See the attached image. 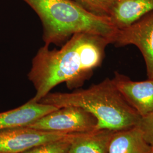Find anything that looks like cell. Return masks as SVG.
Segmentation results:
<instances>
[{
  "label": "cell",
  "instance_id": "obj_1",
  "mask_svg": "<svg viewBox=\"0 0 153 153\" xmlns=\"http://www.w3.org/2000/svg\"><path fill=\"white\" fill-rule=\"evenodd\" d=\"M110 41L86 33L73 35L60 49H49L44 45L39 49L28 74L36 94L31 101L39 102L61 83L69 89L82 86L101 65L105 49Z\"/></svg>",
  "mask_w": 153,
  "mask_h": 153
},
{
  "label": "cell",
  "instance_id": "obj_2",
  "mask_svg": "<svg viewBox=\"0 0 153 153\" xmlns=\"http://www.w3.org/2000/svg\"><path fill=\"white\" fill-rule=\"evenodd\" d=\"M38 14L45 45H63L76 33L99 35L114 44L119 29L108 16L94 14L72 0H23Z\"/></svg>",
  "mask_w": 153,
  "mask_h": 153
},
{
  "label": "cell",
  "instance_id": "obj_3",
  "mask_svg": "<svg viewBox=\"0 0 153 153\" xmlns=\"http://www.w3.org/2000/svg\"><path fill=\"white\" fill-rule=\"evenodd\" d=\"M39 102L59 108L74 106L85 109L97 119V130L128 129L137 126L141 119L109 78L86 89L71 93H49Z\"/></svg>",
  "mask_w": 153,
  "mask_h": 153
},
{
  "label": "cell",
  "instance_id": "obj_4",
  "mask_svg": "<svg viewBox=\"0 0 153 153\" xmlns=\"http://www.w3.org/2000/svg\"><path fill=\"white\" fill-rule=\"evenodd\" d=\"M98 120L90 112L81 107H62L40 117L26 126L38 130L68 133L97 130Z\"/></svg>",
  "mask_w": 153,
  "mask_h": 153
},
{
  "label": "cell",
  "instance_id": "obj_5",
  "mask_svg": "<svg viewBox=\"0 0 153 153\" xmlns=\"http://www.w3.org/2000/svg\"><path fill=\"white\" fill-rule=\"evenodd\" d=\"M114 44L116 47L136 46L144 59L148 79H153V11L119 30Z\"/></svg>",
  "mask_w": 153,
  "mask_h": 153
},
{
  "label": "cell",
  "instance_id": "obj_6",
  "mask_svg": "<svg viewBox=\"0 0 153 153\" xmlns=\"http://www.w3.org/2000/svg\"><path fill=\"white\" fill-rule=\"evenodd\" d=\"M73 133L47 131L21 126L0 130V153H21Z\"/></svg>",
  "mask_w": 153,
  "mask_h": 153
},
{
  "label": "cell",
  "instance_id": "obj_7",
  "mask_svg": "<svg viewBox=\"0 0 153 153\" xmlns=\"http://www.w3.org/2000/svg\"><path fill=\"white\" fill-rule=\"evenodd\" d=\"M112 80L127 102L141 117L153 111V78L133 81L119 72Z\"/></svg>",
  "mask_w": 153,
  "mask_h": 153
},
{
  "label": "cell",
  "instance_id": "obj_8",
  "mask_svg": "<svg viewBox=\"0 0 153 153\" xmlns=\"http://www.w3.org/2000/svg\"><path fill=\"white\" fill-rule=\"evenodd\" d=\"M59 108L29 100L15 109L0 113V130L26 126Z\"/></svg>",
  "mask_w": 153,
  "mask_h": 153
},
{
  "label": "cell",
  "instance_id": "obj_9",
  "mask_svg": "<svg viewBox=\"0 0 153 153\" xmlns=\"http://www.w3.org/2000/svg\"><path fill=\"white\" fill-rule=\"evenodd\" d=\"M153 11V0H117L109 18L120 30Z\"/></svg>",
  "mask_w": 153,
  "mask_h": 153
},
{
  "label": "cell",
  "instance_id": "obj_10",
  "mask_svg": "<svg viewBox=\"0 0 153 153\" xmlns=\"http://www.w3.org/2000/svg\"><path fill=\"white\" fill-rule=\"evenodd\" d=\"M153 148L145 140L137 126L114 131L108 153H151Z\"/></svg>",
  "mask_w": 153,
  "mask_h": 153
},
{
  "label": "cell",
  "instance_id": "obj_11",
  "mask_svg": "<svg viewBox=\"0 0 153 153\" xmlns=\"http://www.w3.org/2000/svg\"><path fill=\"white\" fill-rule=\"evenodd\" d=\"M114 131L98 129L79 133L71 142L68 153H108V147Z\"/></svg>",
  "mask_w": 153,
  "mask_h": 153
},
{
  "label": "cell",
  "instance_id": "obj_12",
  "mask_svg": "<svg viewBox=\"0 0 153 153\" xmlns=\"http://www.w3.org/2000/svg\"><path fill=\"white\" fill-rule=\"evenodd\" d=\"M78 133H75L68 137L45 143L21 153H68L71 142Z\"/></svg>",
  "mask_w": 153,
  "mask_h": 153
},
{
  "label": "cell",
  "instance_id": "obj_13",
  "mask_svg": "<svg viewBox=\"0 0 153 153\" xmlns=\"http://www.w3.org/2000/svg\"><path fill=\"white\" fill-rule=\"evenodd\" d=\"M94 14L109 17L117 0H72Z\"/></svg>",
  "mask_w": 153,
  "mask_h": 153
},
{
  "label": "cell",
  "instance_id": "obj_14",
  "mask_svg": "<svg viewBox=\"0 0 153 153\" xmlns=\"http://www.w3.org/2000/svg\"><path fill=\"white\" fill-rule=\"evenodd\" d=\"M137 126L145 140L153 149V111L141 117Z\"/></svg>",
  "mask_w": 153,
  "mask_h": 153
},
{
  "label": "cell",
  "instance_id": "obj_15",
  "mask_svg": "<svg viewBox=\"0 0 153 153\" xmlns=\"http://www.w3.org/2000/svg\"><path fill=\"white\" fill-rule=\"evenodd\" d=\"M151 153H153V150H152V152H151Z\"/></svg>",
  "mask_w": 153,
  "mask_h": 153
}]
</instances>
